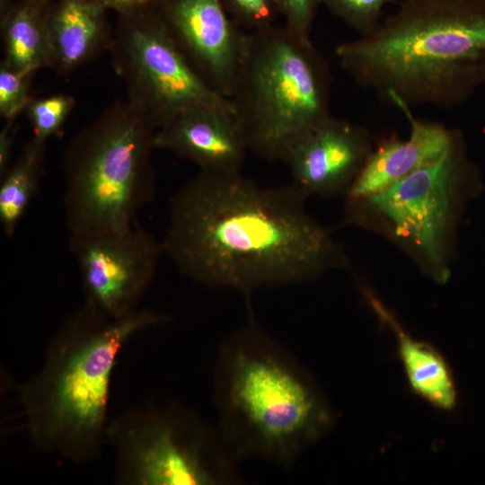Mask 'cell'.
<instances>
[{"label": "cell", "mask_w": 485, "mask_h": 485, "mask_svg": "<svg viewBox=\"0 0 485 485\" xmlns=\"http://www.w3.org/2000/svg\"><path fill=\"white\" fill-rule=\"evenodd\" d=\"M293 184L264 188L241 172L200 171L171 198L166 255L186 278L237 291L300 284L343 265L340 246Z\"/></svg>", "instance_id": "cell-1"}, {"label": "cell", "mask_w": 485, "mask_h": 485, "mask_svg": "<svg viewBox=\"0 0 485 485\" xmlns=\"http://www.w3.org/2000/svg\"><path fill=\"white\" fill-rule=\"evenodd\" d=\"M246 305L247 322L222 342L215 362L216 427L238 461L289 469L329 433L334 412L312 375Z\"/></svg>", "instance_id": "cell-2"}, {"label": "cell", "mask_w": 485, "mask_h": 485, "mask_svg": "<svg viewBox=\"0 0 485 485\" xmlns=\"http://www.w3.org/2000/svg\"><path fill=\"white\" fill-rule=\"evenodd\" d=\"M163 314L137 310L111 318L84 304L51 340L20 399L35 447L74 463L96 459L105 442L110 385L119 351Z\"/></svg>", "instance_id": "cell-3"}, {"label": "cell", "mask_w": 485, "mask_h": 485, "mask_svg": "<svg viewBox=\"0 0 485 485\" xmlns=\"http://www.w3.org/2000/svg\"><path fill=\"white\" fill-rule=\"evenodd\" d=\"M359 84L394 104L445 107L485 57V11L463 0H409L360 39L335 48Z\"/></svg>", "instance_id": "cell-4"}, {"label": "cell", "mask_w": 485, "mask_h": 485, "mask_svg": "<svg viewBox=\"0 0 485 485\" xmlns=\"http://www.w3.org/2000/svg\"><path fill=\"white\" fill-rule=\"evenodd\" d=\"M330 70L310 39L287 27L247 33L230 101L249 151L284 161L330 114Z\"/></svg>", "instance_id": "cell-5"}, {"label": "cell", "mask_w": 485, "mask_h": 485, "mask_svg": "<svg viewBox=\"0 0 485 485\" xmlns=\"http://www.w3.org/2000/svg\"><path fill=\"white\" fill-rule=\"evenodd\" d=\"M155 128L127 101L108 106L70 142L64 156L69 235L125 231L155 193Z\"/></svg>", "instance_id": "cell-6"}, {"label": "cell", "mask_w": 485, "mask_h": 485, "mask_svg": "<svg viewBox=\"0 0 485 485\" xmlns=\"http://www.w3.org/2000/svg\"><path fill=\"white\" fill-rule=\"evenodd\" d=\"M105 442L122 485L240 484L238 460L217 427L178 402L131 408L108 422Z\"/></svg>", "instance_id": "cell-7"}, {"label": "cell", "mask_w": 485, "mask_h": 485, "mask_svg": "<svg viewBox=\"0 0 485 485\" xmlns=\"http://www.w3.org/2000/svg\"><path fill=\"white\" fill-rule=\"evenodd\" d=\"M109 50L125 83L128 101L159 128L179 113L197 106L234 111L195 71L158 13L122 15Z\"/></svg>", "instance_id": "cell-8"}, {"label": "cell", "mask_w": 485, "mask_h": 485, "mask_svg": "<svg viewBox=\"0 0 485 485\" xmlns=\"http://www.w3.org/2000/svg\"><path fill=\"white\" fill-rule=\"evenodd\" d=\"M458 181L454 148L384 190L348 204V213L366 207L393 235L423 260L429 275L444 283L449 277L447 240Z\"/></svg>", "instance_id": "cell-9"}, {"label": "cell", "mask_w": 485, "mask_h": 485, "mask_svg": "<svg viewBox=\"0 0 485 485\" xmlns=\"http://www.w3.org/2000/svg\"><path fill=\"white\" fill-rule=\"evenodd\" d=\"M86 304L111 318L136 312L163 254L162 241L136 223L117 233L70 236Z\"/></svg>", "instance_id": "cell-10"}, {"label": "cell", "mask_w": 485, "mask_h": 485, "mask_svg": "<svg viewBox=\"0 0 485 485\" xmlns=\"http://www.w3.org/2000/svg\"><path fill=\"white\" fill-rule=\"evenodd\" d=\"M159 16L195 71L230 100L247 33L221 0H161Z\"/></svg>", "instance_id": "cell-11"}, {"label": "cell", "mask_w": 485, "mask_h": 485, "mask_svg": "<svg viewBox=\"0 0 485 485\" xmlns=\"http://www.w3.org/2000/svg\"><path fill=\"white\" fill-rule=\"evenodd\" d=\"M366 132L331 116L304 136L283 161L305 197L346 190L370 155Z\"/></svg>", "instance_id": "cell-12"}, {"label": "cell", "mask_w": 485, "mask_h": 485, "mask_svg": "<svg viewBox=\"0 0 485 485\" xmlns=\"http://www.w3.org/2000/svg\"><path fill=\"white\" fill-rule=\"evenodd\" d=\"M154 146L216 172H241L249 151L234 111L216 106L174 116L155 130Z\"/></svg>", "instance_id": "cell-13"}, {"label": "cell", "mask_w": 485, "mask_h": 485, "mask_svg": "<svg viewBox=\"0 0 485 485\" xmlns=\"http://www.w3.org/2000/svg\"><path fill=\"white\" fill-rule=\"evenodd\" d=\"M410 120L407 140H392L374 151L346 190L348 204L378 193L414 171L435 163L454 148L452 134L436 123L415 119L409 107L396 104Z\"/></svg>", "instance_id": "cell-14"}, {"label": "cell", "mask_w": 485, "mask_h": 485, "mask_svg": "<svg viewBox=\"0 0 485 485\" xmlns=\"http://www.w3.org/2000/svg\"><path fill=\"white\" fill-rule=\"evenodd\" d=\"M105 9L85 0H59L47 11L48 68L67 75L110 48Z\"/></svg>", "instance_id": "cell-15"}, {"label": "cell", "mask_w": 485, "mask_h": 485, "mask_svg": "<svg viewBox=\"0 0 485 485\" xmlns=\"http://www.w3.org/2000/svg\"><path fill=\"white\" fill-rule=\"evenodd\" d=\"M366 297L382 321L396 337L398 353L410 388L434 407L451 410L457 401V392L449 366L430 344L411 337L370 292Z\"/></svg>", "instance_id": "cell-16"}, {"label": "cell", "mask_w": 485, "mask_h": 485, "mask_svg": "<svg viewBox=\"0 0 485 485\" xmlns=\"http://www.w3.org/2000/svg\"><path fill=\"white\" fill-rule=\"evenodd\" d=\"M43 4L23 0L2 18L4 60L7 67L24 74L48 67L50 48L47 11Z\"/></svg>", "instance_id": "cell-17"}, {"label": "cell", "mask_w": 485, "mask_h": 485, "mask_svg": "<svg viewBox=\"0 0 485 485\" xmlns=\"http://www.w3.org/2000/svg\"><path fill=\"white\" fill-rule=\"evenodd\" d=\"M46 143L33 137L1 176L0 225L6 237L13 236L37 190Z\"/></svg>", "instance_id": "cell-18"}, {"label": "cell", "mask_w": 485, "mask_h": 485, "mask_svg": "<svg viewBox=\"0 0 485 485\" xmlns=\"http://www.w3.org/2000/svg\"><path fill=\"white\" fill-rule=\"evenodd\" d=\"M75 104L74 98L66 94L31 99L25 110L33 137L47 142L49 137L58 134Z\"/></svg>", "instance_id": "cell-19"}, {"label": "cell", "mask_w": 485, "mask_h": 485, "mask_svg": "<svg viewBox=\"0 0 485 485\" xmlns=\"http://www.w3.org/2000/svg\"><path fill=\"white\" fill-rule=\"evenodd\" d=\"M233 22L251 31L273 26L279 14L275 0H221Z\"/></svg>", "instance_id": "cell-20"}, {"label": "cell", "mask_w": 485, "mask_h": 485, "mask_svg": "<svg viewBox=\"0 0 485 485\" xmlns=\"http://www.w3.org/2000/svg\"><path fill=\"white\" fill-rule=\"evenodd\" d=\"M32 75L0 66V115L4 120L16 119L26 109L31 98L29 85Z\"/></svg>", "instance_id": "cell-21"}, {"label": "cell", "mask_w": 485, "mask_h": 485, "mask_svg": "<svg viewBox=\"0 0 485 485\" xmlns=\"http://www.w3.org/2000/svg\"><path fill=\"white\" fill-rule=\"evenodd\" d=\"M386 0H320L362 35L371 32Z\"/></svg>", "instance_id": "cell-22"}, {"label": "cell", "mask_w": 485, "mask_h": 485, "mask_svg": "<svg viewBox=\"0 0 485 485\" xmlns=\"http://www.w3.org/2000/svg\"><path fill=\"white\" fill-rule=\"evenodd\" d=\"M285 27L295 34L310 39L316 6L320 0H275Z\"/></svg>", "instance_id": "cell-23"}, {"label": "cell", "mask_w": 485, "mask_h": 485, "mask_svg": "<svg viewBox=\"0 0 485 485\" xmlns=\"http://www.w3.org/2000/svg\"><path fill=\"white\" fill-rule=\"evenodd\" d=\"M104 9H113L122 15L152 12L154 6H159L161 0H85Z\"/></svg>", "instance_id": "cell-24"}, {"label": "cell", "mask_w": 485, "mask_h": 485, "mask_svg": "<svg viewBox=\"0 0 485 485\" xmlns=\"http://www.w3.org/2000/svg\"><path fill=\"white\" fill-rule=\"evenodd\" d=\"M15 119L6 120L5 126L0 132V175L9 168L13 147L15 137L18 130V126L15 124Z\"/></svg>", "instance_id": "cell-25"}, {"label": "cell", "mask_w": 485, "mask_h": 485, "mask_svg": "<svg viewBox=\"0 0 485 485\" xmlns=\"http://www.w3.org/2000/svg\"><path fill=\"white\" fill-rule=\"evenodd\" d=\"M27 1L44 4H46L47 2H48L50 0H27Z\"/></svg>", "instance_id": "cell-26"}]
</instances>
